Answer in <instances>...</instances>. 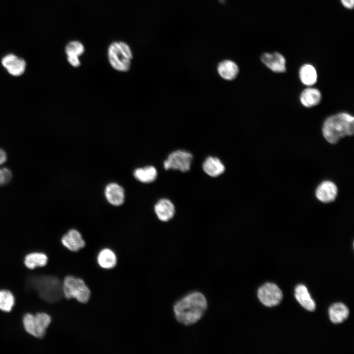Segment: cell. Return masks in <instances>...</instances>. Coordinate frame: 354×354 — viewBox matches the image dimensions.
I'll list each match as a JSON object with an SVG mask.
<instances>
[{
	"label": "cell",
	"instance_id": "cell-1",
	"mask_svg": "<svg viewBox=\"0 0 354 354\" xmlns=\"http://www.w3.org/2000/svg\"><path fill=\"white\" fill-rule=\"evenodd\" d=\"M207 307V302L204 295L199 292H194L178 300L174 305V312L179 323L190 325L201 319Z\"/></svg>",
	"mask_w": 354,
	"mask_h": 354
},
{
	"label": "cell",
	"instance_id": "cell-2",
	"mask_svg": "<svg viewBox=\"0 0 354 354\" xmlns=\"http://www.w3.org/2000/svg\"><path fill=\"white\" fill-rule=\"evenodd\" d=\"M323 135L329 143L334 144L354 132V118L347 113H339L327 118L322 128Z\"/></svg>",
	"mask_w": 354,
	"mask_h": 354
},
{
	"label": "cell",
	"instance_id": "cell-3",
	"mask_svg": "<svg viewBox=\"0 0 354 354\" xmlns=\"http://www.w3.org/2000/svg\"><path fill=\"white\" fill-rule=\"evenodd\" d=\"M28 283L29 287L34 289L47 302H57L63 296L62 283L54 276L34 275L29 279Z\"/></svg>",
	"mask_w": 354,
	"mask_h": 354
},
{
	"label": "cell",
	"instance_id": "cell-4",
	"mask_svg": "<svg viewBox=\"0 0 354 354\" xmlns=\"http://www.w3.org/2000/svg\"><path fill=\"white\" fill-rule=\"evenodd\" d=\"M108 58L110 65L115 70L125 72L130 69L133 55L126 43L116 41L110 45Z\"/></svg>",
	"mask_w": 354,
	"mask_h": 354
},
{
	"label": "cell",
	"instance_id": "cell-5",
	"mask_svg": "<svg viewBox=\"0 0 354 354\" xmlns=\"http://www.w3.org/2000/svg\"><path fill=\"white\" fill-rule=\"evenodd\" d=\"M62 291L65 298H74L82 303L88 302L91 295L89 289L82 279L71 275L64 278Z\"/></svg>",
	"mask_w": 354,
	"mask_h": 354
},
{
	"label": "cell",
	"instance_id": "cell-6",
	"mask_svg": "<svg viewBox=\"0 0 354 354\" xmlns=\"http://www.w3.org/2000/svg\"><path fill=\"white\" fill-rule=\"evenodd\" d=\"M51 321V317L46 313L38 312L35 315L28 313L23 317V324L24 329L29 334L42 338Z\"/></svg>",
	"mask_w": 354,
	"mask_h": 354
},
{
	"label": "cell",
	"instance_id": "cell-7",
	"mask_svg": "<svg viewBox=\"0 0 354 354\" xmlns=\"http://www.w3.org/2000/svg\"><path fill=\"white\" fill-rule=\"evenodd\" d=\"M193 156L184 150H176L170 153L163 163L165 169L179 170L182 172L188 171L191 167Z\"/></svg>",
	"mask_w": 354,
	"mask_h": 354
},
{
	"label": "cell",
	"instance_id": "cell-8",
	"mask_svg": "<svg viewBox=\"0 0 354 354\" xmlns=\"http://www.w3.org/2000/svg\"><path fill=\"white\" fill-rule=\"evenodd\" d=\"M257 295L261 302L267 307L278 305L283 298L280 288L271 283H266L261 286L258 290Z\"/></svg>",
	"mask_w": 354,
	"mask_h": 354
},
{
	"label": "cell",
	"instance_id": "cell-9",
	"mask_svg": "<svg viewBox=\"0 0 354 354\" xmlns=\"http://www.w3.org/2000/svg\"><path fill=\"white\" fill-rule=\"evenodd\" d=\"M2 66L8 73L14 77H19L25 72L27 63L25 60L12 53L5 55L1 59Z\"/></svg>",
	"mask_w": 354,
	"mask_h": 354
},
{
	"label": "cell",
	"instance_id": "cell-10",
	"mask_svg": "<svg viewBox=\"0 0 354 354\" xmlns=\"http://www.w3.org/2000/svg\"><path fill=\"white\" fill-rule=\"evenodd\" d=\"M262 62L271 71L276 73L286 71V59L280 53H265L261 57Z\"/></svg>",
	"mask_w": 354,
	"mask_h": 354
},
{
	"label": "cell",
	"instance_id": "cell-11",
	"mask_svg": "<svg viewBox=\"0 0 354 354\" xmlns=\"http://www.w3.org/2000/svg\"><path fill=\"white\" fill-rule=\"evenodd\" d=\"M62 245L70 251L77 252L83 248L86 242L81 233L76 229H71L61 239Z\"/></svg>",
	"mask_w": 354,
	"mask_h": 354
},
{
	"label": "cell",
	"instance_id": "cell-12",
	"mask_svg": "<svg viewBox=\"0 0 354 354\" xmlns=\"http://www.w3.org/2000/svg\"><path fill=\"white\" fill-rule=\"evenodd\" d=\"M104 194L107 201L112 205L119 206L124 202V190L117 183L112 182L107 184L105 188Z\"/></svg>",
	"mask_w": 354,
	"mask_h": 354
},
{
	"label": "cell",
	"instance_id": "cell-13",
	"mask_svg": "<svg viewBox=\"0 0 354 354\" xmlns=\"http://www.w3.org/2000/svg\"><path fill=\"white\" fill-rule=\"evenodd\" d=\"M337 195V188L332 181H324L319 185L316 190L317 199L325 203L333 201Z\"/></svg>",
	"mask_w": 354,
	"mask_h": 354
},
{
	"label": "cell",
	"instance_id": "cell-14",
	"mask_svg": "<svg viewBox=\"0 0 354 354\" xmlns=\"http://www.w3.org/2000/svg\"><path fill=\"white\" fill-rule=\"evenodd\" d=\"M85 52L83 44L79 41H71L67 43L65 48L67 59L70 64L74 67L80 66L79 57Z\"/></svg>",
	"mask_w": 354,
	"mask_h": 354
},
{
	"label": "cell",
	"instance_id": "cell-15",
	"mask_svg": "<svg viewBox=\"0 0 354 354\" xmlns=\"http://www.w3.org/2000/svg\"><path fill=\"white\" fill-rule=\"evenodd\" d=\"M154 211L158 218L161 221L166 222L174 216L175 208L172 202L167 199H161L154 206Z\"/></svg>",
	"mask_w": 354,
	"mask_h": 354
},
{
	"label": "cell",
	"instance_id": "cell-16",
	"mask_svg": "<svg viewBox=\"0 0 354 354\" xmlns=\"http://www.w3.org/2000/svg\"><path fill=\"white\" fill-rule=\"evenodd\" d=\"M217 70L219 76L227 81L235 79L239 72L238 67L236 63L229 59L221 61L217 66Z\"/></svg>",
	"mask_w": 354,
	"mask_h": 354
},
{
	"label": "cell",
	"instance_id": "cell-17",
	"mask_svg": "<svg viewBox=\"0 0 354 354\" xmlns=\"http://www.w3.org/2000/svg\"><path fill=\"white\" fill-rule=\"evenodd\" d=\"M203 169L208 176L216 177L224 172L225 167L218 158L208 156L203 164Z\"/></svg>",
	"mask_w": 354,
	"mask_h": 354
},
{
	"label": "cell",
	"instance_id": "cell-18",
	"mask_svg": "<svg viewBox=\"0 0 354 354\" xmlns=\"http://www.w3.org/2000/svg\"><path fill=\"white\" fill-rule=\"evenodd\" d=\"M295 295L297 301L305 309L309 311L315 310V302L304 285L300 284L295 287Z\"/></svg>",
	"mask_w": 354,
	"mask_h": 354
},
{
	"label": "cell",
	"instance_id": "cell-19",
	"mask_svg": "<svg viewBox=\"0 0 354 354\" xmlns=\"http://www.w3.org/2000/svg\"><path fill=\"white\" fill-rule=\"evenodd\" d=\"M321 98L322 95L320 90L313 88H305L300 96L301 104L306 107H311L318 105Z\"/></svg>",
	"mask_w": 354,
	"mask_h": 354
},
{
	"label": "cell",
	"instance_id": "cell-20",
	"mask_svg": "<svg viewBox=\"0 0 354 354\" xmlns=\"http://www.w3.org/2000/svg\"><path fill=\"white\" fill-rule=\"evenodd\" d=\"M97 261L102 268L110 269L114 268L117 264V258L115 252L109 248H104L98 253Z\"/></svg>",
	"mask_w": 354,
	"mask_h": 354
},
{
	"label": "cell",
	"instance_id": "cell-21",
	"mask_svg": "<svg viewBox=\"0 0 354 354\" xmlns=\"http://www.w3.org/2000/svg\"><path fill=\"white\" fill-rule=\"evenodd\" d=\"M330 320L334 324L341 323L348 317L349 311L347 307L342 303L332 304L328 310Z\"/></svg>",
	"mask_w": 354,
	"mask_h": 354
},
{
	"label": "cell",
	"instance_id": "cell-22",
	"mask_svg": "<svg viewBox=\"0 0 354 354\" xmlns=\"http://www.w3.org/2000/svg\"><path fill=\"white\" fill-rule=\"evenodd\" d=\"M133 175L139 181L148 183L153 182L156 179L157 172L153 166H147L136 169L133 172Z\"/></svg>",
	"mask_w": 354,
	"mask_h": 354
},
{
	"label": "cell",
	"instance_id": "cell-23",
	"mask_svg": "<svg viewBox=\"0 0 354 354\" xmlns=\"http://www.w3.org/2000/svg\"><path fill=\"white\" fill-rule=\"evenodd\" d=\"M47 255L41 252H32L27 255L24 258L26 266L30 269L43 267L48 263Z\"/></svg>",
	"mask_w": 354,
	"mask_h": 354
},
{
	"label": "cell",
	"instance_id": "cell-24",
	"mask_svg": "<svg viewBox=\"0 0 354 354\" xmlns=\"http://www.w3.org/2000/svg\"><path fill=\"white\" fill-rule=\"evenodd\" d=\"M299 76L301 82L305 85H314L317 80V73L315 68L311 64H304L299 71Z\"/></svg>",
	"mask_w": 354,
	"mask_h": 354
},
{
	"label": "cell",
	"instance_id": "cell-25",
	"mask_svg": "<svg viewBox=\"0 0 354 354\" xmlns=\"http://www.w3.org/2000/svg\"><path fill=\"white\" fill-rule=\"evenodd\" d=\"M15 297L7 290H0V310L8 312L12 310L15 304Z\"/></svg>",
	"mask_w": 354,
	"mask_h": 354
},
{
	"label": "cell",
	"instance_id": "cell-26",
	"mask_svg": "<svg viewBox=\"0 0 354 354\" xmlns=\"http://www.w3.org/2000/svg\"><path fill=\"white\" fill-rule=\"evenodd\" d=\"M12 178L11 171L6 167H0V186L7 184Z\"/></svg>",
	"mask_w": 354,
	"mask_h": 354
},
{
	"label": "cell",
	"instance_id": "cell-27",
	"mask_svg": "<svg viewBox=\"0 0 354 354\" xmlns=\"http://www.w3.org/2000/svg\"><path fill=\"white\" fill-rule=\"evenodd\" d=\"M342 5L346 8L352 9L354 6V0H340Z\"/></svg>",
	"mask_w": 354,
	"mask_h": 354
},
{
	"label": "cell",
	"instance_id": "cell-28",
	"mask_svg": "<svg viewBox=\"0 0 354 354\" xmlns=\"http://www.w3.org/2000/svg\"><path fill=\"white\" fill-rule=\"evenodd\" d=\"M7 159V155L4 149L0 148V166L3 164Z\"/></svg>",
	"mask_w": 354,
	"mask_h": 354
},
{
	"label": "cell",
	"instance_id": "cell-29",
	"mask_svg": "<svg viewBox=\"0 0 354 354\" xmlns=\"http://www.w3.org/2000/svg\"><path fill=\"white\" fill-rule=\"evenodd\" d=\"M220 2H224V0H220Z\"/></svg>",
	"mask_w": 354,
	"mask_h": 354
}]
</instances>
